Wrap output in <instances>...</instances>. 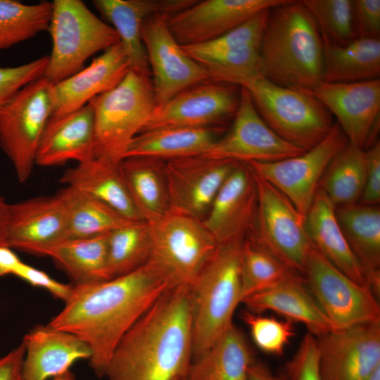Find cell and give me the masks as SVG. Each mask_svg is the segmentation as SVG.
I'll return each mask as SVG.
<instances>
[{
    "instance_id": "obj_10",
    "label": "cell",
    "mask_w": 380,
    "mask_h": 380,
    "mask_svg": "<svg viewBox=\"0 0 380 380\" xmlns=\"http://www.w3.org/2000/svg\"><path fill=\"white\" fill-rule=\"evenodd\" d=\"M150 226L149 260L176 285L190 286L215 254L218 243L201 220L182 214L170 212Z\"/></svg>"
},
{
    "instance_id": "obj_40",
    "label": "cell",
    "mask_w": 380,
    "mask_h": 380,
    "mask_svg": "<svg viewBox=\"0 0 380 380\" xmlns=\"http://www.w3.org/2000/svg\"><path fill=\"white\" fill-rule=\"evenodd\" d=\"M298 275L300 274L251 239L243 240L241 256L242 300Z\"/></svg>"
},
{
    "instance_id": "obj_46",
    "label": "cell",
    "mask_w": 380,
    "mask_h": 380,
    "mask_svg": "<svg viewBox=\"0 0 380 380\" xmlns=\"http://www.w3.org/2000/svg\"><path fill=\"white\" fill-rule=\"evenodd\" d=\"M33 286L47 290L55 298L66 302L71 296L74 286L63 284L51 277L48 274L21 261L13 274Z\"/></svg>"
},
{
    "instance_id": "obj_27",
    "label": "cell",
    "mask_w": 380,
    "mask_h": 380,
    "mask_svg": "<svg viewBox=\"0 0 380 380\" xmlns=\"http://www.w3.org/2000/svg\"><path fill=\"white\" fill-rule=\"evenodd\" d=\"M241 303L255 313L272 311L293 323L300 322L315 337L333 330L301 275L251 295L243 298Z\"/></svg>"
},
{
    "instance_id": "obj_30",
    "label": "cell",
    "mask_w": 380,
    "mask_h": 380,
    "mask_svg": "<svg viewBox=\"0 0 380 380\" xmlns=\"http://www.w3.org/2000/svg\"><path fill=\"white\" fill-rule=\"evenodd\" d=\"M343 234L363 269L371 289L380 293V208L359 203L336 207Z\"/></svg>"
},
{
    "instance_id": "obj_39",
    "label": "cell",
    "mask_w": 380,
    "mask_h": 380,
    "mask_svg": "<svg viewBox=\"0 0 380 380\" xmlns=\"http://www.w3.org/2000/svg\"><path fill=\"white\" fill-rule=\"evenodd\" d=\"M53 4L28 5L14 0H0V51L49 30Z\"/></svg>"
},
{
    "instance_id": "obj_3",
    "label": "cell",
    "mask_w": 380,
    "mask_h": 380,
    "mask_svg": "<svg viewBox=\"0 0 380 380\" xmlns=\"http://www.w3.org/2000/svg\"><path fill=\"white\" fill-rule=\"evenodd\" d=\"M323 50L317 26L301 1L287 0L270 10L260 49L262 75L312 92L322 82Z\"/></svg>"
},
{
    "instance_id": "obj_47",
    "label": "cell",
    "mask_w": 380,
    "mask_h": 380,
    "mask_svg": "<svg viewBox=\"0 0 380 380\" xmlns=\"http://www.w3.org/2000/svg\"><path fill=\"white\" fill-rule=\"evenodd\" d=\"M366 162L365 184L359 203L379 205L380 202V143L376 141L365 149Z\"/></svg>"
},
{
    "instance_id": "obj_19",
    "label": "cell",
    "mask_w": 380,
    "mask_h": 380,
    "mask_svg": "<svg viewBox=\"0 0 380 380\" xmlns=\"http://www.w3.org/2000/svg\"><path fill=\"white\" fill-rule=\"evenodd\" d=\"M287 0H205L167 15V24L181 46L213 40L266 9Z\"/></svg>"
},
{
    "instance_id": "obj_49",
    "label": "cell",
    "mask_w": 380,
    "mask_h": 380,
    "mask_svg": "<svg viewBox=\"0 0 380 380\" xmlns=\"http://www.w3.org/2000/svg\"><path fill=\"white\" fill-rule=\"evenodd\" d=\"M248 380H291L284 373L276 374L265 363L255 360L249 368Z\"/></svg>"
},
{
    "instance_id": "obj_1",
    "label": "cell",
    "mask_w": 380,
    "mask_h": 380,
    "mask_svg": "<svg viewBox=\"0 0 380 380\" xmlns=\"http://www.w3.org/2000/svg\"><path fill=\"white\" fill-rule=\"evenodd\" d=\"M176 284L151 260L127 274L106 281L73 286L64 308L47 324L71 333L89 346V365L105 376L120 341L170 288Z\"/></svg>"
},
{
    "instance_id": "obj_8",
    "label": "cell",
    "mask_w": 380,
    "mask_h": 380,
    "mask_svg": "<svg viewBox=\"0 0 380 380\" xmlns=\"http://www.w3.org/2000/svg\"><path fill=\"white\" fill-rule=\"evenodd\" d=\"M53 84L44 76L27 84L0 108V146L19 182L31 175L53 109Z\"/></svg>"
},
{
    "instance_id": "obj_5",
    "label": "cell",
    "mask_w": 380,
    "mask_h": 380,
    "mask_svg": "<svg viewBox=\"0 0 380 380\" xmlns=\"http://www.w3.org/2000/svg\"><path fill=\"white\" fill-rule=\"evenodd\" d=\"M232 84L246 89L268 127L286 141L308 151L320 143L335 123L312 92L277 84L262 74Z\"/></svg>"
},
{
    "instance_id": "obj_13",
    "label": "cell",
    "mask_w": 380,
    "mask_h": 380,
    "mask_svg": "<svg viewBox=\"0 0 380 380\" xmlns=\"http://www.w3.org/2000/svg\"><path fill=\"white\" fill-rule=\"evenodd\" d=\"M270 9L213 40L182 48L205 68L211 80L232 83L262 74L260 43Z\"/></svg>"
},
{
    "instance_id": "obj_51",
    "label": "cell",
    "mask_w": 380,
    "mask_h": 380,
    "mask_svg": "<svg viewBox=\"0 0 380 380\" xmlns=\"http://www.w3.org/2000/svg\"><path fill=\"white\" fill-rule=\"evenodd\" d=\"M8 205L0 194V245L2 246H6V235Z\"/></svg>"
},
{
    "instance_id": "obj_23",
    "label": "cell",
    "mask_w": 380,
    "mask_h": 380,
    "mask_svg": "<svg viewBox=\"0 0 380 380\" xmlns=\"http://www.w3.org/2000/svg\"><path fill=\"white\" fill-rule=\"evenodd\" d=\"M195 0H94L92 4L117 32L132 71L151 77L148 57L141 38L144 20L156 13L171 15Z\"/></svg>"
},
{
    "instance_id": "obj_14",
    "label": "cell",
    "mask_w": 380,
    "mask_h": 380,
    "mask_svg": "<svg viewBox=\"0 0 380 380\" xmlns=\"http://www.w3.org/2000/svg\"><path fill=\"white\" fill-rule=\"evenodd\" d=\"M167 15L153 14L141 27L156 106L188 87L210 80L205 68L191 58L175 40L167 27Z\"/></svg>"
},
{
    "instance_id": "obj_22",
    "label": "cell",
    "mask_w": 380,
    "mask_h": 380,
    "mask_svg": "<svg viewBox=\"0 0 380 380\" xmlns=\"http://www.w3.org/2000/svg\"><path fill=\"white\" fill-rule=\"evenodd\" d=\"M257 205L254 173L239 163L214 198L203 224L218 245L243 239L253 227Z\"/></svg>"
},
{
    "instance_id": "obj_7",
    "label": "cell",
    "mask_w": 380,
    "mask_h": 380,
    "mask_svg": "<svg viewBox=\"0 0 380 380\" xmlns=\"http://www.w3.org/2000/svg\"><path fill=\"white\" fill-rule=\"evenodd\" d=\"M49 30L52 49L44 77L58 83L84 68L87 59L120 42L115 29L80 0H54Z\"/></svg>"
},
{
    "instance_id": "obj_35",
    "label": "cell",
    "mask_w": 380,
    "mask_h": 380,
    "mask_svg": "<svg viewBox=\"0 0 380 380\" xmlns=\"http://www.w3.org/2000/svg\"><path fill=\"white\" fill-rule=\"evenodd\" d=\"M379 76L380 39L357 37L345 45H324L322 82H356Z\"/></svg>"
},
{
    "instance_id": "obj_18",
    "label": "cell",
    "mask_w": 380,
    "mask_h": 380,
    "mask_svg": "<svg viewBox=\"0 0 380 380\" xmlns=\"http://www.w3.org/2000/svg\"><path fill=\"white\" fill-rule=\"evenodd\" d=\"M316 338L321 380H366L380 367V320Z\"/></svg>"
},
{
    "instance_id": "obj_9",
    "label": "cell",
    "mask_w": 380,
    "mask_h": 380,
    "mask_svg": "<svg viewBox=\"0 0 380 380\" xmlns=\"http://www.w3.org/2000/svg\"><path fill=\"white\" fill-rule=\"evenodd\" d=\"M303 277L333 330L380 320L378 297L372 289L346 276L312 245Z\"/></svg>"
},
{
    "instance_id": "obj_4",
    "label": "cell",
    "mask_w": 380,
    "mask_h": 380,
    "mask_svg": "<svg viewBox=\"0 0 380 380\" xmlns=\"http://www.w3.org/2000/svg\"><path fill=\"white\" fill-rule=\"evenodd\" d=\"M243 240L218 245L190 286L193 359L233 323L234 312L242 300L241 256Z\"/></svg>"
},
{
    "instance_id": "obj_17",
    "label": "cell",
    "mask_w": 380,
    "mask_h": 380,
    "mask_svg": "<svg viewBox=\"0 0 380 380\" xmlns=\"http://www.w3.org/2000/svg\"><path fill=\"white\" fill-rule=\"evenodd\" d=\"M238 87L211 80L188 87L156 106L142 132L170 126L213 127L235 115L240 101Z\"/></svg>"
},
{
    "instance_id": "obj_43",
    "label": "cell",
    "mask_w": 380,
    "mask_h": 380,
    "mask_svg": "<svg viewBox=\"0 0 380 380\" xmlns=\"http://www.w3.org/2000/svg\"><path fill=\"white\" fill-rule=\"evenodd\" d=\"M49 56L15 67H0V108L20 89L42 77Z\"/></svg>"
},
{
    "instance_id": "obj_53",
    "label": "cell",
    "mask_w": 380,
    "mask_h": 380,
    "mask_svg": "<svg viewBox=\"0 0 380 380\" xmlns=\"http://www.w3.org/2000/svg\"><path fill=\"white\" fill-rule=\"evenodd\" d=\"M366 380H380V367H377Z\"/></svg>"
},
{
    "instance_id": "obj_25",
    "label": "cell",
    "mask_w": 380,
    "mask_h": 380,
    "mask_svg": "<svg viewBox=\"0 0 380 380\" xmlns=\"http://www.w3.org/2000/svg\"><path fill=\"white\" fill-rule=\"evenodd\" d=\"M95 129L90 103L58 118H50L40 140L35 165L51 167L94 158Z\"/></svg>"
},
{
    "instance_id": "obj_50",
    "label": "cell",
    "mask_w": 380,
    "mask_h": 380,
    "mask_svg": "<svg viewBox=\"0 0 380 380\" xmlns=\"http://www.w3.org/2000/svg\"><path fill=\"white\" fill-rule=\"evenodd\" d=\"M21 261L11 248L0 245V277L13 275Z\"/></svg>"
},
{
    "instance_id": "obj_24",
    "label": "cell",
    "mask_w": 380,
    "mask_h": 380,
    "mask_svg": "<svg viewBox=\"0 0 380 380\" xmlns=\"http://www.w3.org/2000/svg\"><path fill=\"white\" fill-rule=\"evenodd\" d=\"M129 70L121 44L108 48L87 68L53 84L51 118L61 117L82 108L94 98L116 87Z\"/></svg>"
},
{
    "instance_id": "obj_2",
    "label": "cell",
    "mask_w": 380,
    "mask_h": 380,
    "mask_svg": "<svg viewBox=\"0 0 380 380\" xmlns=\"http://www.w3.org/2000/svg\"><path fill=\"white\" fill-rule=\"evenodd\" d=\"M193 360L190 286L167 290L120 341L108 380H180Z\"/></svg>"
},
{
    "instance_id": "obj_16",
    "label": "cell",
    "mask_w": 380,
    "mask_h": 380,
    "mask_svg": "<svg viewBox=\"0 0 380 380\" xmlns=\"http://www.w3.org/2000/svg\"><path fill=\"white\" fill-rule=\"evenodd\" d=\"M238 163L203 155L166 160L165 172L170 212L202 221Z\"/></svg>"
},
{
    "instance_id": "obj_33",
    "label": "cell",
    "mask_w": 380,
    "mask_h": 380,
    "mask_svg": "<svg viewBox=\"0 0 380 380\" xmlns=\"http://www.w3.org/2000/svg\"><path fill=\"white\" fill-rule=\"evenodd\" d=\"M165 163L151 157H128L120 162L133 203L149 224L170 212Z\"/></svg>"
},
{
    "instance_id": "obj_11",
    "label": "cell",
    "mask_w": 380,
    "mask_h": 380,
    "mask_svg": "<svg viewBox=\"0 0 380 380\" xmlns=\"http://www.w3.org/2000/svg\"><path fill=\"white\" fill-rule=\"evenodd\" d=\"M254 175L257 205L255 230L249 238L303 276L306 257L312 246L305 216L271 184Z\"/></svg>"
},
{
    "instance_id": "obj_29",
    "label": "cell",
    "mask_w": 380,
    "mask_h": 380,
    "mask_svg": "<svg viewBox=\"0 0 380 380\" xmlns=\"http://www.w3.org/2000/svg\"><path fill=\"white\" fill-rule=\"evenodd\" d=\"M335 210V205L318 189L305 215L309 239L312 245L337 269L355 282L370 288L363 269L343 234Z\"/></svg>"
},
{
    "instance_id": "obj_52",
    "label": "cell",
    "mask_w": 380,
    "mask_h": 380,
    "mask_svg": "<svg viewBox=\"0 0 380 380\" xmlns=\"http://www.w3.org/2000/svg\"><path fill=\"white\" fill-rule=\"evenodd\" d=\"M52 380H76V378L75 374L68 369L63 373L54 376Z\"/></svg>"
},
{
    "instance_id": "obj_34",
    "label": "cell",
    "mask_w": 380,
    "mask_h": 380,
    "mask_svg": "<svg viewBox=\"0 0 380 380\" xmlns=\"http://www.w3.org/2000/svg\"><path fill=\"white\" fill-rule=\"evenodd\" d=\"M108 234L67 239L46 250L50 257L72 280L73 286H84L109 279L108 274Z\"/></svg>"
},
{
    "instance_id": "obj_36",
    "label": "cell",
    "mask_w": 380,
    "mask_h": 380,
    "mask_svg": "<svg viewBox=\"0 0 380 380\" xmlns=\"http://www.w3.org/2000/svg\"><path fill=\"white\" fill-rule=\"evenodd\" d=\"M67 215V239L94 236L110 232L132 221L96 198L70 186L58 193Z\"/></svg>"
},
{
    "instance_id": "obj_54",
    "label": "cell",
    "mask_w": 380,
    "mask_h": 380,
    "mask_svg": "<svg viewBox=\"0 0 380 380\" xmlns=\"http://www.w3.org/2000/svg\"><path fill=\"white\" fill-rule=\"evenodd\" d=\"M180 380H189V379L186 377V378L182 379Z\"/></svg>"
},
{
    "instance_id": "obj_12",
    "label": "cell",
    "mask_w": 380,
    "mask_h": 380,
    "mask_svg": "<svg viewBox=\"0 0 380 380\" xmlns=\"http://www.w3.org/2000/svg\"><path fill=\"white\" fill-rule=\"evenodd\" d=\"M348 143L335 123L320 143L300 155L274 162L248 164L256 175L274 186L305 216L327 166Z\"/></svg>"
},
{
    "instance_id": "obj_37",
    "label": "cell",
    "mask_w": 380,
    "mask_h": 380,
    "mask_svg": "<svg viewBox=\"0 0 380 380\" xmlns=\"http://www.w3.org/2000/svg\"><path fill=\"white\" fill-rule=\"evenodd\" d=\"M366 177L365 150L349 143L331 160L318 189L335 207L358 203Z\"/></svg>"
},
{
    "instance_id": "obj_26",
    "label": "cell",
    "mask_w": 380,
    "mask_h": 380,
    "mask_svg": "<svg viewBox=\"0 0 380 380\" xmlns=\"http://www.w3.org/2000/svg\"><path fill=\"white\" fill-rule=\"evenodd\" d=\"M22 343L23 380H47L70 369L75 362L91 357L90 348L82 340L48 324L34 327Z\"/></svg>"
},
{
    "instance_id": "obj_15",
    "label": "cell",
    "mask_w": 380,
    "mask_h": 380,
    "mask_svg": "<svg viewBox=\"0 0 380 380\" xmlns=\"http://www.w3.org/2000/svg\"><path fill=\"white\" fill-rule=\"evenodd\" d=\"M239 87V105L232 127L203 156L248 164L274 162L306 151L272 130L258 114L248 91Z\"/></svg>"
},
{
    "instance_id": "obj_20",
    "label": "cell",
    "mask_w": 380,
    "mask_h": 380,
    "mask_svg": "<svg viewBox=\"0 0 380 380\" xmlns=\"http://www.w3.org/2000/svg\"><path fill=\"white\" fill-rule=\"evenodd\" d=\"M334 115L348 142L361 149L374 144L379 124L380 80L334 83L322 82L312 92Z\"/></svg>"
},
{
    "instance_id": "obj_6",
    "label": "cell",
    "mask_w": 380,
    "mask_h": 380,
    "mask_svg": "<svg viewBox=\"0 0 380 380\" xmlns=\"http://www.w3.org/2000/svg\"><path fill=\"white\" fill-rule=\"evenodd\" d=\"M94 157L120 162L146 127L156 102L151 77L129 70L113 89L94 98Z\"/></svg>"
},
{
    "instance_id": "obj_21",
    "label": "cell",
    "mask_w": 380,
    "mask_h": 380,
    "mask_svg": "<svg viewBox=\"0 0 380 380\" xmlns=\"http://www.w3.org/2000/svg\"><path fill=\"white\" fill-rule=\"evenodd\" d=\"M67 238L66 210L58 194L8 205L6 244L12 249L43 255Z\"/></svg>"
},
{
    "instance_id": "obj_42",
    "label": "cell",
    "mask_w": 380,
    "mask_h": 380,
    "mask_svg": "<svg viewBox=\"0 0 380 380\" xmlns=\"http://www.w3.org/2000/svg\"><path fill=\"white\" fill-rule=\"evenodd\" d=\"M241 318L248 327L256 346L270 355H282L295 335L293 322L286 319L264 316L247 309L241 312Z\"/></svg>"
},
{
    "instance_id": "obj_45",
    "label": "cell",
    "mask_w": 380,
    "mask_h": 380,
    "mask_svg": "<svg viewBox=\"0 0 380 380\" xmlns=\"http://www.w3.org/2000/svg\"><path fill=\"white\" fill-rule=\"evenodd\" d=\"M357 37L380 39V0L353 1Z\"/></svg>"
},
{
    "instance_id": "obj_44",
    "label": "cell",
    "mask_w": 380,
    "mask_h": 380,
    "mask_svg": "<svg viewBox=\"0 0 380 380\" xmlns=\"http://www.w3.org/2000/svg\"><path fill=\"white\" fill-rule=\"evenodd\" d=\"M284 373L291 380H321L317 338L306 334L293 357L286 363Z\"/></svg>"
},
{
    "instance_id": "obj_32",
    "label": "cell",
    "mask_w": 380,
    "mask_h": 380,
    "mask_svg": "<svg viewBox=\"0 0 380 380\" xmlns=\"http://www.w3.org/2000/svg\"><path fill=\"white\" fill-rule=\"evenodd\" d=\"M217 127H163L139 133L123 158L151 157L163 160L203 155L220 137Z\"/></svg>"
},
{
    "instance_id": "obj_28",
    "label": "cell",
    "mask_w": 380,
    "mask_h": 380,
    "mask_svg": "<svg viewBox=\"0 0 380 380\" xmlns=\"http://www.w3.org/2000/svg\"><path fill=\"white\" fill-rule=\"evenodd\" d=\"M61 182L103 202L129 221H144L131 198L120 162L94 157L68 169Z\"/></svg>"
},
{
    "instance_id": "obj_41",
    "label": "cell",
    "mask_w": 380,
    "mask_h": 380,
    "mask_svg": "<svg viewBox=\"0 0 380 380\" xmlns=\"http://www.w3.org/2000/svg\"><path fill=\"white\" fill-rule=\"evenodd\" d=\"M319 31L324 45H345L355 38L353 1L303 0Z\"/></svg>"
},
{
    "instance_id": "obj_31",
    "label": "cell",
    "mask_w": 380,
    "mask_h": 380,
    "mask_svg": "<svg viewBox=\"0 0 380 380\" xmlns=\"http://www.w3.org/2000/svg\"><path fill=\"white\" fill-rule=\"evenodd\" d=\"M255 360L248 341L232 323L191 364L189 380H248Z\"/></svg>"
},
{
    "instance_id": "obj_48",
    "label": "cell",
    "mask_w": 380,
    "mask_h": 380,
    "mask_svg": "<svg viewBox=\"0 0 380 380\" xmlns=\"http://www.w3.org/2000/svg\"><path fill=\"white\" fill-rule=\"evenodd\" d=\"M25 348L21 343L0 357V380H23V363Z\"/></svg>"
},
{
    "instance_id": "obj_38",
    "label": "cell",
    "mask_w": 380,
    "mask_h": 380,
    "mask_svg": "<svg viewBox=\"0 0 380 380\" xmlns=\"http://www.w3.org/2000/svg\"><path fill=\"white\" fill-rule=\"evenodd\" d=\"M151 251V226L145 221L131 222L108 234L109 279L132 272L146 264Z\"/></svg>"
}]
</instances>
